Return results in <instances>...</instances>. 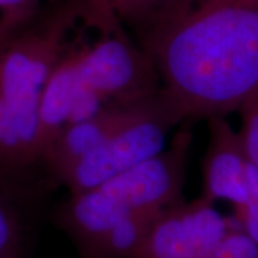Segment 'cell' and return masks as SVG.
<instances>
[{
	"label": "cell",
	"instance_id": "7",
	"mask_svg": "<svg viewBox=\"0 0 258 258\" xmlns=\"http://www.w3.org/2000/svg\"><path fill=\"white\" fill-rule=\"evenodd\" d=\"M207 120L208 145L203 162V195L214 203H230L234 208L242 203L247 192L251 162L240 131L232 128L225 116Z\"/></svg>",
	"mask_w": 258,
	"mask_h": 258
},
{
	"label": "cell",
	"instance_id": "13",
	"mask_svg": "<svg viewBox=\"0 0 258 258\" xmlns=\"http://www.w3.org/2000/svg\"><path fill=\"white\" fill-rule=\"evenodd\" d=\"M234 222L258 242V169L251 164L247 192L242 203L234 207Z\"/></svg>",
	"mask_w": 258,
	"mask_h": 258
},
{
	"label": "cell",
	"instance_id": "9",
	"mask_svg": "<svg viewBox=\"0 0 258 258\" xmlns=\"http://www.w3.org/2000/svg\"><path fill=\"white\" fill-rule=\"evenodd\" d=\"M82 86L79 74L78 37H72L64 55L50 74L39 101L42 158L57 134L69 123L75 101ZM42 162V159H40Z\"/></svg>",
	"mask_w": 258,
	"mask_h": 258
},
{
	"label": "cell",
	"instance_id": "5",
	"mask_svg": "<svg viewBox=\"0 0 258 258\" xmlns=\"http://www.w3.org/2000/svg\"><path fill=\"white\" fill-rule=\"evenodd\" d=\"M192 134L181 129L171 147L131 168L99 186L112 205L123 215H158L184 201V184Z\"/></svg>",
	"mask_w": 258,
	"mask_h": 258
},
{
	"label": "cell",
	"instance_id": "3",
	"mask_svg": "<svg viewBox=\"0 0 258 258\" xmlns=\"http://www.w3.org/2000/svg\"><path fill=\"white\" fill-rule=\"evenodd\" d=\"M82 0H59L36 13L0 49V96L15 109L39 112L40 95L81 20Z\"/></svg>",
	"mask_w": 258,
	"mask_h": 258
},
{
	"label": "cell",
	"instance_id": "15",
	"mask_svg": "<svg viewBox=\"0 0 258 258\" xmlns=\"http://www.w3.org/2000/svg\"><path fill=\"white\" fill-rule=\"evenodd\" d=\"M212 258H258V242L234 222Z\"/></svg>",
	"mask_w": 258,
	"mask_h": 258
},
{
	"label": "cell",
	"instance_id": "10",
	"mask_svg": "<svg viewBox=\"0 0 258 258\" xmlns=\"http://www.w3.org/2000/svg\"><path fill=\"white\" fill-rule=\"evenodd\" d=\"M40 159L39 113L16 111L0 96V169L18 172Z\"/></svg>",
	"mask_w": 258,
	"mask_h": 258
},
{
	"label": "cell",
	"instance_id": "2",
	"mask_svg": "<svg viewBox=\"0 0 258 258\" xmlns=\"http://www.w3.org/2000/svg\"><path fill=\"white\" fill-rule=\"evenodd\" d=\"M81 19L95 33L93 40H85L81 26L78 36L83 86L108 106L135 103L161 91L152 62L111 10L82 0Z\"/></svg>",
	"mask_w": 258,
	"mask_h": 258
},
{
	"label": "cell",
	"instance_id": "1",
	"mask_svg": "<svg viewBox=\"0 0 258 258\" xmlns=\"http://www.w3.org/2000/svg\"><path fill=\"white\" fill-rule=\"evenodd\" d=\"M135 33L179 123L225 116L258 92V0H168Z\"/></svg>",
	"mask_w": 258,
	"mask_h": 258
},
{
	"label": "cell",
	"instance_id": "8",
	"mask_svg": "<svg viewBox=\"0 0 258 258\" xmlns=\"http://www.w3.org/2000/svg\"><path fill=\"white\" fill-rule=\"evenodd\" d=\"M131 105L108 106L92 118L66 125L49 145L40 164L62 182L78 162L108 139L125 118Z\"/></svg>",
	"mask_w": 258,
	"mask_h": 258
},
{
	"label": "cell",
	"instance_id": "16",
	"mask_svg": "<svg viewBox=\"0 0 258 258\" xmlns=\"http://www.w3.org/2000/svg\"><path fill=\"white\" fill-rule=\"evenodd\" d=\"M59 0H0V22L8 19H29Z\"/></svg>",
	"mask_w": 258,
	"mask_h": 258
},
{
	"label": "cell",
	"instance_id": "4",
	"mask_svg": "<svg viewBox=\"0 0 258 258\" xmlns=\"http://www.w3.org/2000/svg\"><path fill=\"white\" fill-rule=\"evenodd\" d=\"M179 122L161 91L129 106L125 118L101 147L72 168L62 179L71 194L99 186L165 149L169 131Z\"/></svg>",
	"mask_w": 258,
	"mask_h": 258
},
{
	"label": "cell",
	"instance_id": "6",
	"mask_svg": "<svg viewBox=\"0 0 258 258\" xmlns=\"http://www.w3.org/2000/svg\"><path fill=\"white\" fill-rule=\"evenodd\" d=\"M232 224L204 195L181 201L154 220L135 258H212Z\"/></svg>",
	"mask_w": 258,
	"mask_h": 258
},
{
	"label": "cell",
	"instance_id": "14",
	"mask_svg": "<svg viewBox=\"0 0 258 258\" xmlns=\"http://www.w3.org/2000/svg\"><path fill=\"white\" fill-rule=\"evenodd\" d=\"M240 135L249 162L258 169V92L242 103Z\"/></svg>",
	"mask_w": 258,
	"mask_h": 258
},
{
	"label": "cell",
	"instance_id": "12",
	"mask_svg": "<svg viewBox=\"0 0 258 258\" xmlns=\"http://www.w3.org/2000/svg\"><path fill=\"white\" fill-rule=\"evenodd\" d=\"M119 19L126 28L137 30L155 15L168 0H93Z\"/></svg>",
	"mask_w": 258,
	"mask_h": 258
},
{
	"label": "cell",
	"instance_id": "17",
	"mask_svg": "<svg viewBox=\"0 0 258 258\" xmlns=\"http://www.w3.org/2000/svg\"><path fill=\"white\" fill-rule=\"evenodd\" d=\"M29 19H8L0 22V49L3 47V45L9 40V37L18 30L22 25H25Z\"/></svg>",
	"mask_w": 258,
	"mask_h": 258
},
{
	"label": "cell",
	"instance_id": "11",
	"mask_svg": "<svg viewBox=\"0 0 258 258\" xmlns=\"http://www.w3.org/2000/svg\"><path fill=\"white\" fill-rule=\"evenodd\" d=\"M8 174L12 172L0 169V258L13 257L20 238L18 211L3 178Z\"/></svg>",
	"mask_w": 258,
	"mask_h": 258
}]
</instances>
